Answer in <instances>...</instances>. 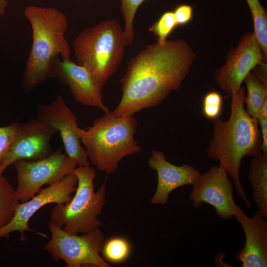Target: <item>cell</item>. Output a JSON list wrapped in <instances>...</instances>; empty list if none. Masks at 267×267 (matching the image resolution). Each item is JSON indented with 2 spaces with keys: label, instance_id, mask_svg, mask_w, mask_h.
<instances>
[{
  "label": "cell",
  "instance_id": "484cf974",
  "mask_svg": "<svg viewBox=\"0 0 267 267\" xmlns=\"http://www.w3.org/2000/svg\"><path fill=\"white\" fill-rule=\"evenodd\" d=\"M178 26H183L193 19V9L192 6L186 4L178 5L173 11Z\"/></svg>",
  "mask_w": 267,
  "mask_h": 267
},
{
  "label": "cell",
  "instance_id": "2e32d148",
  "mask_svg": "<svg viewBox=\"0 0 267 267\" xmlns=\"http://www.w3.org/2000/svg\"><path fill=\"white\" fill-rule=\"evenodd\" d=\"M243 228L245 238L244 246L235 258L242 267H267V221L260 212L249 218L239 206L234 216Z\"/></svg>",
  "mask_w": 267,
  "mask_h": 267
},
{
  "label": "cell",
  "instance_id": "277c9868",
  "mask_svg": "<svg viewBox=\"0 0 267 267\" xmlns=\"http://www.w3.org/2000/svg\"><path fill=\"white\" fill-rule=\"evenodd\" d=\"M137 127L133 116H121L109 111L87 130L81 129V142L89 162L100 172L115 173L124 158L141 150L134 139Z\"/></svg>",
  "mask_w": 267,
  "mask_h": 267
},
{
  "label": "cell",
  "instance_id": "cb8c5ba5",
  "mask_svg": "<svg viewBox=\"0 0 267 267\" xmlns=\"http://www.w3.org/2000/svg\"><path fill=\"white\" fill-rule=\"evenodd\" d=\"M223 105L222 95L217 91H211L204 96L202 101V113L207 119L214 120L220 117Z\"/></svg>",
  "mask_w": 267,
  "mask_h": 267
},
{
  "label": "cell",
  "instance_id": "30bf717a",
  "mask_svg": "<svg viewBox=\"0 0 267 267\" xmlns=\"http://www.w3.org/2000/svg\"><path fill=\"white\" fill-rule=\"evenodd\" d=\"M189 200L195 208L203 203L210 204L220 218L227 220L235 216L239 206L234 199V185L227 172L220 165L201 174L192 185Z\"/></svg>",
  "mask_w": 267,
  "mask_h": 267
},
{
  "label": "cell",
  "instance_id": "e0dca14e",
  "mask_svg": "<svg viewBox=\"0 0 267 267\" xmlns=\"http://www.w3.org/2000/svg\"><path fill=\"white\" fill-rule=\"evenodd\" d=\"M252 199L258 210L267 217V155L260 152L250 161L248 171Z\"/></svg>",
  "mask_w": 267,
  "mask_h": 267
},
{
  "label": "cell",
  "instance_id": "44dd1931",
  "mask_svg": "<svg viewBox=\"0 0 267 267\" xmlns=\"http://www.w3.org/2000/svg\"><path fill=\"white\" fill-rule=\"evenodd\" d=\"M130 251V245L126 239L114 237L104 243L101 253L109 262L120 263L127 259Z\"/></svg>",
  "mask_w": 267,
  "mask_h": 267
},
{
  "label": "cell",
  "instance_id": "d4e9b609",
  "mask_svg": "<svg viewBox=\"0 0 267 267\" xmlns=\"http://www.w3.org/2000/svg\"><path fill=\"white\" fill-rule=\"evenodd\" d=\"M19 124L13 123L7 126L0 127V166L7 157Z\"/></svg>",
  "mask_w": 267,
  "mask_h": 267
},
{
  "label": "cell",
  "instance_id": "4fadbf2b",
  "mask_svg": "<svg viewBox=\"0 0 267 267\" xmlns=\"http://www.w3.org/2000/svg\"><path fill=\"white\" fill-rule=\"evenodd\" d=\"M57 131L37 118L19 124L8 154L0 166V174L19 160L35 161L44 158L54 151L51 139Z\"/></svg>",
  "mask_w": 267,
  "mask_h": 267
},
{
  "label": "cell",
  "instance_id": "7c38bea8",
  "mask_svg": "<svg viewBox=\"0 0 267 267\" xmlns=\"http://www.w3.org/2000/svg\"><path fill=\"white\" fill-rule=\"evenodd\" d=\"M37 118L59 132L66 154L77 161L78 166L90 165L81 142V129L78 126L77 118L61 95H58L50 104L39 105Z\"/></svg>",
  "mask_w": 267,
  "mask_h": 267
},
{
  "label": "cell",
  "instance_id": "3957f363",
  "mask_svg": "<svg viewBox=\"0 0 267 267\" xmlns=\"http://www.w3.org/2000/svg\"><path fill=\"white\" fill-rule=\"evenodd\" d=\"M31 24L32 44L23 73L22 86L30 91L55 75L52 61L56 57L70 59V45L65 38L66 15L54 7L30 5L24 11Z\"/></svg>",
  "mask_w": 267,
  "mask_h": 267
},
{
  "label": "cell",
  "instance_id": "83f0119b",
  "mask_svg": "<svg viewBox=\"0 0 267 267\" xmlns=\"http://www.w3.org/2000/svg\"><path fill=\"white\" fill-rule=\"evenodd\" d=\"M258 117L267 118V100H266L262 105L259 111L257 118Z\"/></svg>",
  "mask_w": 267,
  "mask_h": 267
},
{
  "label": "cell",
  "instance_id": "8992f818",
  "mask_svg": "<svg viewBox=\"0 0 267 267\" xmlns=\"http://www.w3.org/2000/svg\"><path fill=\"white\" fill-rule=\"evenodd\" d=\"M72 173L78 180L75 195L68 202L52 208L50 222L69 232L85 234L103 225L98 217L105 203L106 180L95 191L96 173L92 167L78 166Z\"/></svg>",
  "mask_w": 267,
  "mask_h": 267
},
{
  "label": "cell",
  "instance_id": "f1b7e54d",
  "mask_svg": "<svg viewBox=\"0 0 267 267\" xmlns=\"http://www.w3.org/2000/svg\"><path fill=\"white\" fill-rule=\"evenodd\" d=\"M8 5L7 0H0V15H3Z\"/></svg>",
  "mask_w": 267,
  "mask_h": 267
},
{
  "label": "cell",
  "instance_id": "ba28073f",
  "mask_svg": "<svg viewBox=\"0 0 267 267\" xmlns=\"http://www.w3.org/2000/svg\"><path fill=\"white\" fill-rule=\"evenodd\" d=\"M17 186L15 194L20 202L28 201L42 187L58 181L78 167L77 161L58 149L50 155L35 161L15 162Z\"/></svg>",
  "mask_w": 267,
  "mask_h": 267
},
{
  "label": "cell",
  "instance_id": "603a6c76",
  "mask_svg": "<svg viewBox=\"0 0 267 267\" xmlns=\"http://www.w3.org/2000/svg\"><path fill=\"white\" fill-rule=\"evenodd\" d=\"M173 11H165L149 28L148 31L156 37V41L163 43L177 27Z\"/></svg>",
  "mask_w": 267,
  "mask_h": 267
},
{
  "label": "cell",
  "instance_id": "52a82bcc",
  "mask_svg": "<svg viewBox=\"0 0 267 267\" xmlns=\"http://www.w3.org/2000/svg\"><path fill=\"white\" fill-rule=\"evenodd\" d=\"M48 226L51 237L44 248L52 260H62L66 267H111L101 255L104 236L99 228L80 235L69 232L50 221Z\"/></svg>",
  "mask_w": 267,
  "mask_h": 267
},
{
  "label": "cell",
  "instance_id": "5bb4252c",
  "mask_svg": "<svg viewBox=\"0 0 267 267\" xmlns=\"http://www.w3.org/2000/svg\"><path fill=\"white\" fill-rule=\"evenodd\" d=\"M52 66L55 78L67 86L75 100L84 105L96 107L104 113L109 110L103 101L102 91L83 66L68 60L55 57Z\"/></svg>",
  "mask_w": 267,
  "mask_h": 267
},
{
  "label": "cell",
  "instance_id": "7a4b0ae2",
  "mask_svg": "<svg viewBox=\"0 0 267 267\" xmlns=\"http://www.w3.org/2000/svg\"><path fill=\"white\" fill-rule=\"evenodd\" d=\"M231 96L229 118L212 120L213 134L206 153L208 158L219 161L233 180L239 197L249 208L252 205L242 184L240 169L244 157H253L261 152V134L257 119L245 110V88L242 86Z\"/></svg>",
  "mask_w": 267,
  "mask_h": 267
},
{
  "label": "cell",
  "instance_id": "7402d4cb",
  "mask_svg": "<svg viewBox=\"0 0 267 267\" xmlns=\"http://www.w3.org/2000/svg\"><path fill=\"white\" fill-rule=\"evenodd\" d=\"M146 0H120L121 12L124 18V36L127 46L134 41V20L136 12L140 5Z\"/></svg>",
  "mask_w": 267,
  "mask_h": 267
},
{
  "label": "cell",
  "instance_id": "4316f807",
  "mask_svg": "<svg viewBox=\"0 0 267 267\" xmlns=\"http://www.w3.org/2000/svg\"><path fill=\"white\" fill-rule=\"evenodd\" d=\"M262 138L261 152L267 155V118H257Z\"/></svg>",
  "mask_w": 267,
  "mask_h": 267
},
{
  "label": "cell",
  "instance_id": "5b68a950",
  "mask_svg": "<svg viewBox=\"0 0 267 267\" xmlns=\"http://www.w3.org/2000/svg\"><path fill=\"white\" fill-rule=\"evenodd\" d=\"M126 46L124 29L114 19L84 29L73 42L76 63L88 71L101 91L122 62Z\"/></svg>",
  "mask_w": 267,
  "mask_h": 267
},
{
  "label": "cell",
  "instance_id": "9c48e42d",
  "mask_svg": "<svg viewBox=\"0 0 267 267\" xmlns=\"http://www.w3.org/2000/svg\"><path fill=\"white\" fill-rule=\"evenodd\" d=\"M266 62L254 32L243 34L235 47L230 49L225 63L214 74L218 86L229 95L237 92L247 76Z\"/></svg>",
  "mask_w": 267,
  "mask_h": 267
},
{
  "label": "cell",
  "instance_id": "ffe728a7",
  "mask_svg": "<svg viewBox=\"0 0 267 267\" xmlns=\"http://www.w3.org/2000/svg\"><path fill=\"white\" fill-rule=\"evenodd\" d=\"M250 10L253 22L254 33L264 57L267 59V13L259 0H246Z\"/></svg>",
  "mask_w": 267,
  "mask_h": 267
},
{
  "label": "cell",
  "instance_id": "d6986e66",
  "mask_svg": "<svg viewBox=\"0 0 267 267\" xmlns=\"http://www.w3.org/2000/svg\"><path fill=\"white\" fill-rule=\"evenodd\" d=\"M19 203L11 183L0 174V229L12 220Z\"/></svg>",
  "mask_w": 267,
  "mask_h": 267
},
{
  "label": "cell",
  "instance_id": "6da1fadb",
  "mask_svg": "<svg viewBox=\"0 0 267 267\" xmlns=\"http://www.w3.org/2000/svg\"><path fill=\"white\" fill-rule=\"evenodd\" d=\"M196 58L184 40H167L147 44L129 61L120 80L122 95L113 111L133 116L163 102L179 89Z\"/></svg>",
  "mask_w": 267,
  "mask_h": 267
},
{
  "label": "cell",
  "instance_id": "ac0fdd59",
  "mask_svg": "<svg viewBox=\"0 0 267 267\" xmlns=\"http://www.w3.org/2000/svg\"><path fill=\"white\" fill-rule=\"evenodd\" d=\"M244 82L247 90V94L244 97L245 110L249 115L257 118L262 105L267 100V84L251 72Z\"/></svg>",
  "mask_w": 267,
  "mask_h": 267
},
{
  "label": "cell",
  "instance_id": "9a60e30c",
  "mask_svg": "<svg viewBox=\"0 0 267 267\" xmlns=\"http://www.w3.org/2000/svg\"><path fill=\"white\" fill-rule=\"evenodd\" d=\"M148 164L157 175L156 189L151 199L152 205L166 204L173 191L181 186L192 185L201 175L198 170L190 165L172 164L161 151L152 150Z\"/></svg>",
  "mask_w": 267,
  "mask_h": 267
},
{
  "label": "cell",
  "instance_id": "8fae6325",
  "mask_svg": "<svg viewBox=\"0 0 267 267\" xmlns=\"http://www.w3.org/2000/svg\"><path fill=\"white\" fill-rule=\"evenodd\" d=\"M77 178L73 173L70 174L58 181L42 188L40 191L26 202H20L10 222L0 229V239L7 237L14 231L20 233V240H25L26 231L34 232L44 237L46 234L31 230L28 222L31 218L43 207L50 203L65 204L72 198L75 191Z\"/></svg>",
  "mask_w": 267,
  "mask_h": 267
}]
</instances>
